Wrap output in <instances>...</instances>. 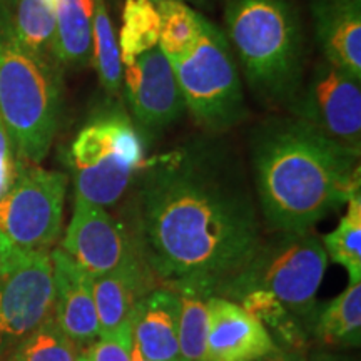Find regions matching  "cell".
<instances>
[{
  "mask_svg": "<svg viewBox=\"0 0 361 361\" xmlns=\"http://www.w3.org/2000/svg\"><path fill=\"white\" fill-rule=\"evenodd\" d=\"M126 223L157 286L216 295L261 243L250 180L229 144L211 134L144 161Z\"/></svg>",
  "mask_w": 361,
  "mask_h": 361,
  "instance_id": "6da1fadb",
  "label": "cell"
},
{
  "mask_svg": "<svg viewBox=\"0 0 361 361\" xmlns=\"http://www.w3.org/2000/svg\"><path fill=\"white\" fill-rule=\"evenodd\" d=\"M360 152L298 117L258 126L251 162L266 226L274 233L310 231L360 194Z\"/></svg>",
  "mask_w": 361,
  "mask_h": 361,
  "instance_id": "7a4b0ae2",
  "label": "cell"
},
{
  "mask_svg": "<svg viewBox=\"0 0 361 361\" xmlns=\"http://www.w3.org/2000/svg\"><path fill=\"white\" fill-rule=\"evenodd\" d=\"M62 67L20 42L12 12L0 2V119L17 156L40 164L62 111Z\"/></svg>",
  "mask_w": 361,
  "mask_h": 361,
  "instance_id": "3957f363",
  "label": "cell"
},
{
  "mask_svg": "<svg viewBox=\"0 0 361 361\" xmlns=\"http://www.w3.org/2000/svg\"><path fill=\"white\" fill-rule=\"evenodd\" d=\"M224 24L252 90L290 104L303 82V30L290 0H228Z\"/></svg>",
  "mask_w": 361,
  "mask_h": 361,
  "instance_id": "277c9868",
  "label": "cell"
},
{
  "mask_svg": "<svg viewBox=\"0 0 361 361\" xmlns=\"http://www.w3.org/2000/svg\"><path fill=\"white\" fill-rule=\"evenodd\" d=\"M328 255L322 239L314 233H276L268 241L261 239L258 250L245 268L226 283L214 296L238 301L252 290L269 291L295 314L311 336V328L318 316V295Z\"/></svg>",
  "mask_w": 361,
  "mask_h": 361,
  "instance_id": "5b68a950",
  "label": "cell"
},
{
  "mask_svg": "<svg viewBox=\"0 0 361 361\" xmlns=\"http://www.w3.org/2000/svg\"><path fill=\"white\" fill-rule=\"evenodd\" d=\"M144 161L142 137L128 114L119 107L99 111L71 144L74 196L101 207L117 204Z\"/></svg>",
  "mask_w": 361,
  "mask_h": 361,
  "instance_id": "8992f818",
  "label": "cell"
},
{
  "mask_svg": "<svg viewBox=\"0 0 361 361\" xmlns=\"http://www.w3.org/2000/svg\"><path fill=\"white\" fill-rule=\"evenodd\" d=\"M169 62L186 111L202 129L216 135L245 121V92L233 49L213 22L204 17L196 45Z\"/></svg>",
  "mask_w": 361,
  "mask_h": 361,
  "instance_id": "52a82bcc",
  "label": "cell"
},
{
  "mask_svg": "<svg viewBox=\"0 0 361 361\" xmlns=\"http://www.w3.org/2000/svg\"><path fill=\"white\" fill-rule=\"evenodd\" d=\"M52 314L51 250H20L0 236V361Z\"/></svg>",
  "mask_w": 361,
  "mask_h": 361,
  "instance_id": "ba28073f",
  "label": "cell"
},
{
  "mask_svg": "<svg viewBox=\"0 0 361 361\" xmlns=\"http://www.w3.org/2000/svg\"><path fill=\"white\" fill-rule=\"evenodd\" d=\"M67 176L22 162L0 200V236L20 250H51L61 236Z\"/></svg>",
  "mask_w": 361,
  "mask_h": 361,
  "instance_id": "9c48e42d",
  "label": "cell"
},
{
  "mask_svg": "<svg viewBox=\"0 0 361 361\" xmlns=\"http://www.w3.org/2000/svg\"><path fill=\"white\" fill-rule=\"evenodd\" d=\"M290 109L328 137L361 149V79L340 67L323 59L301 82Z\"/></svg>",
  "mask_w": 361,
  "mask_h": 361,
  "instance_id": "30bf717a",
  "label": "cell"
},
{
  "mask_svg": "<svg viewBox=\"0 0 361 361\" xmlns=\"http://www.w3.org/2000/svg\"><path fill=\"white\" fill-rule=\"evenodd\" d=\"M123 89L134 126L142 134H159L186 112L174 71L159 45L123 66Z\"/></svg>",
  "mask_w": 361,
  "mask_h": 361,
  "instance_id": "8fae6325",
  "label": "cell"
},
{
  "mask_svg": "<svg viewBox=\"0 0 361 361\" xmlns=\"http://www.w3.org/2000/svg\"><path fill=\"white\" fill-rule=\"evenodd\" d=\"M61 247L92 278L141 261L126 226L106 207L79 196H74V211Z\"/></svg>",
  "mask_w": 361,
  "mask_h": 361,
  "instance_id": "7c38bea8",
  "label": "cell"
},
{
  "mask_svg": "<svg viewBox=\"0 0 361 361\" xmlns=\"http://www.w3.org/2000/svg\"><path fill=\"white\" fill-rule=\"evenodd\" d=\"M156 286V279L142 261L92 278L99 338L133 345L135 310L139 301Z\"/></svg>",
  "mask_w": 361,
  "mask_h": 361,
  "instance_id": "4fadbf2b",
  "label": "cell"
},
{
  "mask_svg": "<svg viewBox=\"0 0 361 361\" xmlns=\"http://www.w3.org/2000/svg\"><path fill=\"white\" fill-rule=\"evenodd\" d=\"M54 278V318L79 351L99 338L92 276L62 247L51 251Z\"/></svg>",
  "mask_w": 361,
  "mask_h": 361,
  "instance_id": "5bb4252c",
  "label": "cell"
},
{
  "mask_svg": "<svg viewBox=\"0 0 361 361\" xmlns=\"http://www.w3.org/2000/svg\"><path fill=\"white\" fill-rule=\"evenodd\" d=\"M278 350L259 322L236 301L209 298V331L204 361H252Z\"/></svg>",
  "mask_w": 361,
  "mask_h": 361,
  "instance_id": "9a60e30c",
  "label": "cell"
},
{
  "mask_svg": "<svg viewBox=\"0 0 361 361\" xmlns=\"http://www.w3.org/2000/svg\"><path fill=\"white\" fill-rule=\"evenodd\" d=\"M311 16L324 61L361 79V0H313Z\"/></svg>",
  "mask_w": 361,
  "mask_h": 361,
  "instance_id": "2e32d148",
  "label": "cell"
},
{
  "mask_svg": "<svg viewBox=\"0 0 361 361\" xmlns=\"http://www.w3.org/2000/svg\"><path fill=\"white\" fill-rule=\"evenodd\" d=\"M133 336L149 361H183L179 351V300L171 288H152L139 301Z\"/></svg>",
  "mask_w": 361,
  "mask_h": 361,
  "instance_id": "e0dca14e",
  "label": "cell"
},
{
  "mask_svg": "<svg viewBox=\"0 0 361 361\" xmlns=\"http://www.w3.org/2000/svg\"><path fill=\"white\" fill-rule=\"evenodd\" d=\"M56 12V54L61 67L82 69L92 61L94 0H51Z\"/></svg>",
  "mask_w": 361,
  "mask_h": 361,
  "instance_id": "ac0fdd59",
  "label": "cell"
},
{
  "mask_svg": "<svg viewBox=\"0 0 361 361\" xmlns=\"http://www.w3.org/2000/svg\"><path fill=\"white\" fill-rule=\"evenodd\" d=\"M311 336L324 346H360L361 343V281L348 288L318 311Z\"/></svg>",
  "mask_w": 361,
  "mask_h": 361,
  "instance_id": "d6986e66",
  "label": "cell"
},
{
  "mask_svg": "<svg viewBox=\"0 0 361 361\" xmlns=\"http://www.w3.org/2000/svg\"><path fill=\"white\" fill-rule=\"evenodd\" d=\"M179 300V351L183 361H204L209 331V291L180 284L171 288Z\"/></svg>",
  "mask_w": 361,
  "mask_h": 361,
  "instance_id": "ffe728a7",
  "label": "cell"
},
{
  "mask_svg": "<svg viewBox=\"0 0 361 361\" xmlns=\"http://www.w3.org/2000/svg\"><path fill=\"white\" fill-rule=\"evenodd\" d=\"M90 35H92L90 64L96 67L104 92L112 99H117L123 90V64H121L117 34L106 0H94Z\"/></svg>",
  "mask_w": 361,
  "mask_h": 361,
  "instance_id": "44dd1931",
  "label": "cell"
},
{
  "mask_svg": "<svg viewBox=\"0 0 361 361\" xmlns=\"http://www.w3.org/2000/svg\"><path fill=\"white\" fill-rule=\"evenodd\" d=\"M12 20L20 42L27 49L59 64L56 54L57 22L51 0H16Z\"/></svg>",
  "mask_w": 361,
  "mask_h": 361,
  "instance_id": "7402d4cb",
  "label": "cell"
},
{
  "mask_svg": "<svg viewBox=\"0 0 361 361\" xmlns=\"http://www.w3.org/2000/svg\"><path fill=\"white\" fill-rule=\"evenodd\" d=\"M159 44V12L152 0H126L117 45L121 64H129Z\"/></svg>",
  "mask_w": 361,
  "mask_h": 361,
  "instance_id": "603a6c76",
  "label": "cell"
},
{
  "mask_svg": "<svg viewBox=\"0 0 361 361\" xmlns=\"http://www.w3.org/2000/svg\"><path fill=\"white\" fill-rule=\"evenodd\" d=\"M159 12V49L174 61L191 51L201 34L204 16L188 6L184 0H162L156 4Z\"/></svg>",
  "mask_w": 361,
  "mask_h": 361,
  "instance_id": "cb8c5ba5",
  "label": "cell"
},
{
  "mask_svg": "<svg viewBox=\"0 0 361 361\" xmlns=\"http://www.w3.org/2000/svg\"><path fill=\"white\" fill-rule=\"evenodd\" d=\"M346 213L335 231L322 238L326 255L346 268L350 283L361 281V196L350 197Z\"/></svg>",
  "mask_w": 361,
  "mask_h": 361,
  "instance_id": "d4e9b609",
  "label": "cell"
},
{
  "mask_svg": "<svg viewBox=\"0 0 361 361\" xmlns=\"http://www.w3.org/2000/svg\"><path fill=\"white\" fill-rule=\"evenodd\" d=\"M78 356L79 348L52 314L19 343L8 361H78Z\"/></svg>",
  "mask_w": 361,
  "mask_h": 361,
  "instance_id": "484cf974",
  "label": "cell"
},
{
  "mask_svg": "<svg viewBox=\"0 0 361 361\" xmlns=\"http://www.w3.org/2000/svg\"><path fill=\"white\" fill-rule=\"evenodd\" d=\"M238 305L246 311L247 314L252 316L256 322H259L268 329V333L274 331L278 326L290 318L291 313L284 308V305L278 300L276 296L271 295L269 291L252 290L247 291L238 300Z\"/></svg>",
  "mask_w": 361,
  "mask_h": 361,
  "instance_id": "4316f807",
  "label": "cell"
},
{
  "mask_svg": "<svg viewBox=\"0 0 361 361\" xmlns=\"http://www.w3.org/2000/svg\"><path fill=\"white\" fill-rule=\"evenodd\" d=\"M22 162L24 161L17 156L11 135H8L6 126L0 119V200L12 188Z\"/></svg>",
  "mask_w": 361,
  "mask_h": 361,
  "instance_id": "83f0119b",
  "label": "cell"
},
{
  "mask_svg": "<svg viewBox=\"0 0 361 361\" xmlns=\"http://www.w3.org/2000/svg\"><path fill=\"white\" fill-rule=\"evenodd\" d=\"M130 348L133 345L128 343L97 338L92 345L80 351H84L90 361H130Z\"/></svg>",
  "mask_w": 361,
  "mask_h": 361,
  "instance_id": "f1b7e54d",
  "label": "cell"
},
{
  "mask_svg": "<svg viewBox=\"0 0 361 361\" xmlns=\"http://www.w3.org/2000/svg\"><path fill=\"white\" fill-rule=\"evenodd\" d=\"M252 361H308V355L305 351H288L278 348L273 353H268Z\"/></svg>",
  "mask_w": 361,
  "mask_h": 361,
  "instance_id": "f546056e",
  "label": "cell"
},
{
  "mask_svg": "<svg viewBox=\"0 0 361 361\" xmlns=\"http://www.w3.org/2000/svg\"><path fill=\"white\" fill-rule=\"evenodd\" d=\"M308 361H351V360L341 355L328 353V351H316V353L308 356Z\"/></svg>",
  "mask_w": 361,
  "mask_h": 361,
  "instance_id": "4dcf8cb0",
  "label": "cell"
},
{
  "mask_svg": "<svg viewBox=\"0 0 361 361\" xmlns=\"http://www.w3.org/2000/svg\"><path fill=\"white\" fill-rule=\"evenodd\" d=\"M130 361H149L135 343H133V348H130Z\"/></svg>",
  "mask_w": 361,
  "mask_h": 361,
  "instance_id": "1f68e13d",
  "label": "cell"
},
{
  "mask_svg": "<svg viewBox=\"0 0 361 361\" xmlns=\"http://www.w3.org/2000/svg\"><path fill=\"white\" fill-rule=\"evenodd\" d=\"M0 2L4 4V6H6L8 11L12 12V8H13V6H16V0H0Z\"/></svg>",
  "mask_w": 361,
  "mask_h": 361,
  "instance_id": "d6a6232c",
  "label": "cell"
},
{
  "mask_svg": "<svg viewBox=\"0 0 361 361\" xmlns=\"http://www.w3.org/2000/svg\"><path fill=\"white\" fill-rule=\"evenodd\" d=\"M78 361H90L89 358H87V355L84 353V351H79V356H78Z\"/></svg>",
  "mask_w": 361,
  "mask_h": 361,
  "instance_id": "836d02e7",
  "label": "cell"
},
{
  "mask_svg": "<svg viewBox=\"0 0 361 361\" xmlns=\"http://www.w3.org/2000/svg\"><path fill=\"white\" fill-rule=\"evenodd\" d=\"M152 2H154V4H157V2H162V0H152Z\"/></svg>",
  "mask_w": 361,
  "mask_h": 361,
  "instance_id": "e575fe53",
  "label": "cell"
},
{
  "mask_svg": "<svg viewBox=\"0 0 361 361\" xmlns=\"http://www.w3.org/2000/svg\"><path fill=\"white\" fill-rule=\"evenodd\" d=\"M192 2H194V0H192ZM196 2H201V0H196Z\"/></svg>",
  "mask_w": 361,
  "mask_h": 361,
  "instance_id": "d590c367",
  "label": "cell"
}]
</instances>
